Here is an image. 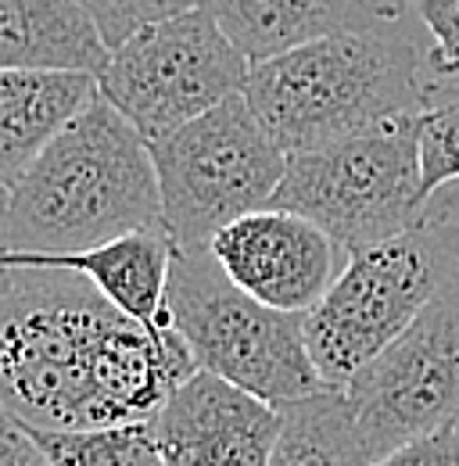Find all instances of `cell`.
I'll return each mask as SVG.
<instances>
[{"mask_svg": "<svg viewBox=\"0 0 459 466\" xmlns=\"http://www.w3.org/2000/svg\"><path fill=\"white\" fill-rule=\"evenodd\" d=\"M198 373L187 341L115 309L65 269H0V409L26 427L151 420Z\"/></svg>", "mask_w": 459, "mask_h": 466, "instance_id": "obj_1", "label": "cell"}, {"mask_svg": "<svg viewBox=\"0 0 459 466\" xmlns=\"http://www.w3.org/2000/svg\"><path fill=\"white\" fill-rule=\"evenodd\" d=\"M244 97L284 155L423 118L459 101L413 15L344 29L251 65Z\"/></svg>", "mask_w": 459, "mask_h": 466, "instance_id": "obj_2", "label": "cell"}, {"mask_svg": "<svg viewBox=\"0 0 459 466\" xmlns=\"http://www.w3.org/2000/svg\"><path fill=\"white\" fill-rule=\"evenodd\" d=\"M148 227H162L151 147L97 97L7 187L0 251L76 255Z\"/></svg>", "mask_w": 459, "mask_h": 466, "instance_id": "obj_3", "label": "cell"}, {"mask_svg": "<svg viewBox=\"0 0 459 466\" xmlns=\"http://www.w3.org/2000/svg\"><path fill=\"white\" fill-rule=\"evenodd\" d=\"M456 273L459 230L431 208L399 237L348 255L331 291L305 312V341L323 380L344 388Z\"/></svg>", "mask_w": 459, "mask_h": 466, "instance_id": "obj_4", "label": "cell"}, {"mask_svg": "<svg viewBox=\"0 0 459 466\" xmlns=\"http://www.w3.org/2000/svg\"><path fill=\"white\" fill-rule=\"evenodd\" d=\"M166 305L198 370L223 377L240 391L284 409L331 388L312 362L305 316L280 312L240 291L209 248H176Z\"/></svg>", "mask_w": 459, "mask_h": 466, "instance_id": "obj_5", "label": "cell"}, {"mask_svg": "<svg viewBox=\"0 0 459 466\" xmlns=\"http://www.w3.org/2000/svg\"><path fill=\"white\" fill-rule=\"evenodd\" d=\"M148 147L158 169L162 227L179 251H201L240 216L270 208L287 173V155L244 94Z\"/></svg>", "mask_w": 459, "mask_h": 466, "instance_id": "obj_6", "label": "cell"}, {"mask_svg": "<svg viewBox=\"0 0 459 466\" xmlns=\"http://www.w3.org/2000/svg\"><path fill=\"white\" fill-rule=\"evenodd\" d=\"M420 122L423 118H405L287 155L273 205L312 219L342 244L344 255L399 237L427 212Z\"/></svg>", "mask_w": 459, "mask_h": 466, "instance_id": "obj_7", "label": "cell"}, {"mask_svg": "<svg viewBox=\"0 0 459 466\" xmlns=\"http://www.w3.org/2000/svg\"><path fill=\"white\" fill-rule=\"evenodd\" d=\"M248 72L251 61L233 47L212 15L194 4L112 47L97 86L144 140H158L244 94Z\"/></svg>", "mask_w": 459, "mask_h": 466, "instance_id": "obj_8", "label": "cell"}, {"mask_svg": "<svg viewBox=\"0 0 459 466\" xmlns=\"http://www.w3.org/2000/svg\"><path fill=\"white\" fill-rule=\"evenodd\" d=\"M344 399L373 463L459 420V273L344 384Z\"/></svg>", "mask_w": 459, "mask_h": 466, "instance_id": "obj_9", "label": "cell"}, {"mask_svg": "<svg viewBox=\"0 0 459 466\" xmlns=\"http://www.w3.org/2000/svg\"><path fill=\"white\" fill-rule=\"evenodd\" d=\"M209 251L240 291L298 316H305L331 291L348 262L331 233L277 205L230 223L212 237Z\"/></svg>", "mask_w": 459, "mask_h": 466, "instance_id": "obj_10", "label": "cell"}, {"mask_svg": "<svg viewBox=\"0 0 459 466\" xmlns=\"http://www.w3.org/2000/svg\"><path fill=\"white\" fill-rule=\"evenodd\" d=\"M166 466H270L280 409L198 370L151 416Z\"/></svg>", "mask_w": 459, "mask_h": 466, "instance_id": "obj_11", "label": "cell"}, {"mask_svg": "<svg viewBox=\"0 0 459 466\" xmlns=\"http://www.w3.org/2000/svg\"><path fill=\"white\" fill-rule=\"evenodd\" d=\"M176 258V244L166 227L115 237L108 244L76 251V255H29V251H0V269L7 266H33V269H65L90 280L97 291L122 309L129 319L169 330V273Z\"/></svg>", "mask_w": 459, "mask_h": 466, "instance_id": "obj_12", "label": "cell"}, {"mask_svg": "<svg viewBox=\"0 0 459 466\" xmlns=\"http://www.w3.org/2000/svg\"><path fill=\"white\" fill-rule=\"evenodd\" d=\"M97 97L94 72L0 68V187L7 190Z\"/></svg>", "mask_w": 459, "mask_h": 466, "instance_id": "obj_13", "label": "cell"}, {"mask_svg": "<svg viewBox=\"0 0 459 466\" xmlns=\"http://www.w3.org/2000/svg\"><path fill=\"white\" fill-rule=\"evenodd\" d=\"M198 7L212 15L251 65L331 33L388 22L366 0H198Z\"/></svg>", "mask_w": 459, "mask_h": 466, "instance_id": "obj_14", "label": "cell"}, {"mask_svg": "<svg viewBox=\"0 0 459 466\" xmlns=\"http://www.w3.org/2000/svg\"><path fill=\"white\" fill-rule=\"evenodd\" d=\"M112 47L76 0H0V68L94 72Z\"/></svg>", "mask_w": 459, "mask_h": 466, "instance_id": "obj_15", "label": "cell"}, {"mask_svg": "<svg viewBox=\"0 0 459 466\" xmlns=\"http://www.w3.org/2000/svg\"><path fill=\"white\" fill-rule=\"evenodd\" d=\"M270 466H373L355 427L344 388H323L280 409V434Z\"/></svg>", "mask_w": 459, "mask_h": 466, "instance_id": "obj_16", "label": "cell"}, {"mask_svg": "<svg viewBox=\"0 0 459 466\" xmlns=\"http://www.w3.org/2000/svg\"><path fill=\"white\" fill-rule=\"evenodd\" d=\"M44 449L51 466H166L151 420L79 427V431H44L26 427Z\"/></svg>", "mask_w": 459, "mask_h": 466, "instance_id": "obj_17", "label": "cell"}, {"mask_svg": "<svg viewBox=\"0 0 459 466\" xmlns=\"http://www.w3.org/2000/svg\"><path fill=\"white\" fill-rule=\"evenodd\" d=\"M420 173L427 201L459 179V101L427 112L420 122Z\"/></svg>", "mask_w": 459, "mask_h": 466, "instance_id": "obj_18", "label": "cell"}, {"mask_svg": "<svg viewBox=\"0 0 459 466\" xmlns=\"http://www.w3.org/2000/svg\"><path fill=\"white\" fill-rule=\"evenodd\" d=\"M97 25V33L105 36L108 47H118L122 40H129L137 29L179 15L187 7H194L198 0H76Z\"/></svg>", "mask_w": 459, "mask_h": 466, "instance_id": "obj_19", "label": "cell"}, {"mask_svg": "<svg viewBox=\"0 0 459 466\" xmlns=\"http://www.w3.org/2000/svg\"><path fill=\"white\" fill-rule=\"evenodd\" d=\"M413 11L434 44L442 76L459 86V0H416Z\"/></svg>", "mask_w": 459, "mask_h": 466, "instance_id": "obj_20", "label": "cell"}, {"mask_svg": "<svg viewBox=\"0 0 459 466\" xmlns=\"http://www.w3.org/2000/svg\"><path fill=\"white\" fill-rule=\"evenodd\" d=\"M373 466H459V420L388 452Z\"/></svg>", "mask_w": 459, "mask_h": 466, "instance_id": "obj_21", "label": "cell"}, {"mask_svg": "<svg viewBox=\"0 0 459 466\" xmlns=\"http://www.w3.org/2000/svg\"><path fill=\"white\" fill-rule=\"evenodd\" d=\"M0 466H51L44 449L33 441L26 423L0 409Z\"/></svg>", "mask_w": 459, "mask_h": 466, "instance_id": "obj_22", "label": "cell"}, {"mask_svg": "<svg viewBox=\"0 0 459 466\" xmlns=\"http://www.w3.org/2000/svg\"><path fill=\"white\" fill-rule=\"evenodd\" d=\"M381 18H388V22H395V18H405V15H413V4L416 0H366Z\"/></svg>", "mask_w": 459, "mask_h": 466, "instance_id": "obj_23", "label": "cell"}, {"mask_svg": "<svg viewBox=\"0 0 459 466\" xmlns=\"http://www.w3.org/2000/svg\"><path fill=\"white\" fill-rule=\"evenodd\" d=\"M4 208H7V190L0 187V233H4Z\"/></svg>", "mask_w": 459, "mask_h": 466, "instance_id": "obj_24", "label": "cell"}]
</instances>
